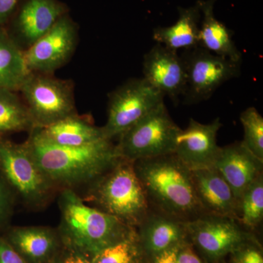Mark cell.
<instances>
[{"label": "cell", "mask_w": 263, "mask_h": 263, "mask_svg": "<svg viewBox=\"0 0 263 263\" xmlns=\"http://www.w3.org/2000/svg\"><path fill=\"white\" fill-rule=\"evenodd\" d=\"M21 0H0V26L5 27Z\"/></svg>", "instance_id": "30"}, {"label": "cell", "mask_w": 263, "mask_h": 263, "mask_svg": "<svg viewBox=\"0 0 263 263\" xmlns=\"http://www.w3.org/2000/svg\"><path fill=\"white\" fill-rule=\"evenodd\" d=\"M142 253L136 235L102 249L91 260L93 263H141Z\"/></svg>", "instance_id": "25"}, {"label": "cell", "mask_w": 263, "mask_h": 263, "mask_svg": "<svg viewBox=\"0 0 263 263\" xmlns=\"http://www.w3.org/2000/svg\"><path fill=\"white\" fill-rule=\"evenodd\" d=\"M30 73L24 51L0 26V89L19 91Z\"/></svg>", "instance_id": "22"}, {"label": "cell", "mask_w": 263, "mask_h": 263, "mask_svg": "<svg viewBox=\"0 0 263 263\" xmlns=\"http://www.w3.org/2000/svg\"><path fill=\"white\" fill-rule=\"evenodd\" d=\"M235 249L232 254V263H263L262 252L249 241Z\"/></svg>", "instance_id": "27"}, {"label": "cell", "mask_w": 263, "mask_h": 263, "mask_svg": "<svg viewBox=\"0 0 263 263\" xmlns=\"http://www.w3.org/2000/svg\"><path fill=\"white\" fill-rule=\"evenodd\" d=\"M8 242L28 263H47L56 252L58 240L48 228L25 227L12 230Z\"/></svg>", "instance_id": "21"}, {"label": "cell", "mask_w": 263, "mask_h": 263, "mask_svg": "<svg viewBox=\"0 0 263 263\" xmlns=\"http://www.w3.org/2000/svg\"><path fill=\"white\" fill-rule=\"evenodd\" d=\"M221 126L219 117L209 124L190 119L178 135L174 155L191 171L214 167L221 149L216 137Z\"/></svg>", "instance_id": "13"}, {"label": "cell", "mask_w": 263, "mask_h": 263, "mask_svg": "<svg viewBox=\"0 0 263 263\" xmlns=\"http://www.w3.org/2000/svg\"><path fill=\"white\" fill-rule=\"evenodd\" d=\"M24 145L52 184L65 188L94 183L121 160L109 140L81 147L61 146L43 139L34 128Z\"/></svg>", "instance_id": "1"}, {"label": "cell", "mask_w": 263, "mask_h": 263, "mask_svg": "<svg viewBox=\"0 0 263 263\" xmlns=\"http://www.w3.org/2000/svg\"><path fill=\"white\" fill-rule=\"evenodd\" d=\"M10 198L8 189L0 179V221L5 219L10 209Z\"/></svg>", "instance_id": "32"}, {"label": "cell", "mask_w": 263, "mask_h": 263, "mask_svg": "<svg viewBox=\"0 0 263 263\" xmlns=\"http://www.w3.org/2000/svg\"><path fill=\"white\" fill-rule=\"evenodd\" d=\"M136 229L142 252L150 256L184 243L187 237L185 221L152 209Z\"/></svg>", "instance_id": "17"}, {"label": "cell", "mask_w": 263, "mask_h": 263, "mask_svg": "<svg viewBox=\"0 0 263 263\" xmlns=\"http://www.w3.org/2000/svg\"><path fill=\"white\" fill-rule=\"evenodd\" d=\"M216 1H197L201 12L199 46L217 56L242 62V53L233 41L232 31L214 15Z\"/></svg>", "instance_id": "18"}, {"label": "cell", "mask_w": 263, "mask_h": 263, "mask_svg": "<svg viewBox=\"0 0 263 263\" xmlns=\"http://www.w3.org/2000/svg\"><path fill=\"white\" fill-rule=\"evenodd\" d=\"M0 263H28L8 240L0 238Z\"/></svg>", "instance_id": "28"}, {"label": "cell", "mask_w": 263, "mask_h": 263, "mask_svg": "<svg viewBox=\"0 0 263 263\" xmlns=\"http://www.w3.org/2000/svg\"><path fill=\"white\" fill-rule=\"evenodd\" d=\"M62 263H93L91 257L86 254L68 249V252L61 260Z\"/></svg>", "instance_id": "33"}, {"label": "cell", "mask_w": 263, "mask_h": 263, "mask_svg": "<svg viewBox=\"0 0 263 263\" xmlns=\"http://www.w3.org/2000/svg\"><path fill=\"white\" fill-rule=\"evenodd\" d=\"M43 139L53 144L81 147L105 139L102 127L78 114L70 116L45 127H34Z\"/></svg>", "instance_id": "19"}, {"label": "cell", "mask_w": 263, "mask_h": 263, "mask_svg": "<svg viewBox=\"0 0 263 263\" xmlns=\"http://www.w3.org/2000/svg\"><path fill=\"white\" fill-rule=\"evenodd\" d=\"M263 218V176L243 193L238 200V221L247 230H254Z\"/></svg>", "instance_id": "24"}, {"label": "cell", "mask_w": 263, "mask_h": 263, "mask_svg": "<svg viewBox=\"0 0 263 263\" xmlns=\"http://www.w3.org/2000/svg\"><path fill=\"white\" fill-rule=\"evenodd\" d=\"M245 136L242 143L251 152L263 160V118L258 110L250 107L240 116Z\"/></svg>", "instance_id": "26"}, {"label": "cell", "mask_w": 263, "mask_h": 263, "mask_svg": "<svg viewBox=\"0 0 263 263\" xmlns=\"http://www.w3.org/2000/svg\"><path fill=\"white\" fill-rule=\"evenodd\" d=\"M181 129L164 103L161 104L119 137L117 155L122 160L136 162L174 154Z\"/></svg>", "instance_id": "5"}, {"label": "cell", "mask_w": 263, "mask_h": 263, "mask_svg": "<svg viewBox=\"0 0 263 263\" xmlns=\"http://www.w3.org/2000/svg\"><path fill=\"white\" fill-rule=\"evenodd\" d=\"M60 234L67 249L92 257L102 249L137 235L136 229L115 216L89 206L72 190L60 197Z\"/></svg>", "instance_id": "3"}, {"label": "cell", "mask_w": 263, "mask_h": 263, "mask_svg": "<svg viewBox=\"0 0 263 263\" xmlns=\"http://www.w3.org/2000/svg\"><path fill=\"white\" fill-rule=\"evenodd\" d=\"M176 263H202L201 259L186 242L183 243L177 255Z\"/></svg>", "instance_id": "31"}, {"label": "cell", "mask_w": 263, "mask_h": 263, "mask_svg": "<svg viewBox=\"0 0 263 263\" xmlns=\"http://www.w3.org/2000/svg\"><path fill=\"white\" fill-rule=\"evenodd\" d=\"M214 167L221 175L239 200L246 190L262 175L263 160L240 142L221 147Z\"/></svg>", "instance_id": "15"}, {"label": "cell", "mask_w": 263, "mask_h": 263, "mask_svg": "<svg viewBox=\"0 0 263 263\" xmlns=\"http://www.w3.org/2000/svg\"><path fill=\"white\" fill-rule=\"evenodd\" d=\"M79 41V28L69 13L61 17L43 37L24 51L29 72L53 74L73 54Z\"/></svg>", "instance_id": "10"}, {"label": "cell", "mask_w": 263, "mask_h": 263, "mask_svg": "<svg viewBox=\"0 0 263 263\" xmlns=\"http://www.w3.org/2000/svg\"><path fill=\"white\" fill-rule=\"evenodd\" d=\"M197 200L205 214L238 221V202L215 167L191 171Z\"/></svg>", "instance_id": "16"}, {"label": "cell", "mask_w": 263, "mask_h": 263, "mask_svg": "<svg viewBox=\"0 0 263 263\" xmlns=\"http://www.w3.org/2000/svg\"><path fill=\"white\" fill-rule=\"evenodd\" d=\"M67 13L68 7L60 0H21L5 29L25 51Z\"/></svg>", "instance_id": "12"}, {"label": "cell", "mask_w": 263, "mask_h": 263, "mask_svg": "<svg viewBox=\"0 0 263 263\" xmlns=\"http://www.w3.org/2000/svg\"><path fill=\"white\" fill-rule=\"evenodd\" d=\"M18 91L0 89V135L32 130L34 123Z\"/></svg>", "instance_id": "23"}, {"label": "cell", "mask_w": 263, "mask_h": 263, "mask_svg": "<svg viewBox=\"0 0 263 263\" xmlns=\"http://www.w3.org/2000/svg\"><path fill=\"white\" fill-rule=\"evenodd\" d=\"M47 263H62L61 260H56V259H52L51 260L49 261V262H48Z\"/></svg>", "instance_id": "34"}, {"label": "cell", "mask_w": 263, "mask_h": 263, "mask_svg": "<svg viewBox=\"0 0 263 263\" xmlns=\"http://www.w3.org/2000/svg\"><path fill=\"white\" fill-rule=\"evenodd\" d=\"M91 196L98 209L136 229L151 211L133 162L122 159L93 183Z\"/></svg>", "instance_id": "4"}, {"label": "cell", "mask_w": 263, "mask_h": 263, "mask_svg": "<svg viewBox=\"0 0 263 263\" xmlns=\"http://www.w3.org/2000/svg\"><path fill=\"white\" fill-rule=\"evenodd\" d=\"M164 96L142 79L127 81L109 95L108 119L102 127L105 139L111 141L142 118L164 103Z\"/></svg>", "instance_id": "7"}, {"label": "cell", "mask_w": 263, "mask_h": 263, "mask_svg": "<svg viewBox=\"0 0 263 263\" xmlns=\"http://www.w3.org/2000/svg\"><path fill=\"white\" fill-rule=\"evenodd\" d=\"M0 139H1V138H0Z\"/></svg>", "instance_id": "35"}, {"label": "cell", "mask_w": 263, "mask_h": 263, "mask_svg": "<svg viewBox=\"0 0 263 263\" xmlns=\"http://www.w3.org/2000/svg\"><path fill=\"white\" fill-rule=\"evenodd\" d=\"M183 243L174 246L171 248L162 251L160 253L151 256L152 259V263H176L178 253Z\"/></svg>", "instance_id": "29"}, {"label": "cell", "mask_w": 263, "mask_h": 263, "mask_svg": "<svg viewBox=\"0 0 263 263\" xmlns=\"http://www.w3.org/2000/svg\"><path fill=\"white\" fill-rule=\"evenodd\" d=\"M181 57L186 72L185 105L209 100L221 85L240 74L241 62L217 56L200 46L185 50Z\"/></svg>", "instance_id": "8"}, {"label": "cell", "mask_w": 263, "mask_h": 263, "mask_svg": "<svg viewBox=\"0 0 263 263\" xmlns=\"http://www.w3.org/2000/svg\"><path fill=\"white\" fill-rule=\"evenodd\" d=\"M179 14V18L174 25L154 29V41L176 52L180 49L185 51L197 47L201 21L198 3L190 8H180Z\"/></svg>", "instance_id": "20"}, {"label": "cell", "mask_w": 263, "mask_h": 263, "mask_svg": "<svg viewBox=\"0 0 263 263\" xmlns=\"http://www.w3.org/2000/svg\"><path fill=\"white\" fill-rule=\"evenodd\" d=\"M152 210L193 220L205 214L195 193L193 176L174 154L133 162Z\"/></svg>", "instance_id": "2"}, {"label": "cell", "mask_w": 263, "mask_h": 263, "mask_svg": "<svg viewBox=\"0 0 263 263\" xmlns=\"http://www.w3.org/2000/svg\"><path fill=\"white\" fill-rule=\"evenodd\" d=\"M0 167L10 184L31 205L42 203L53 186L24 143L0 139Z\"/></svg>", "instance_id": "9"}, {"label": "cell", "mask_w": 263, "mask_h": 263, "mask_svg": "<svg viewBox=\"0 0 263 263\" xmlns=\"http://www.w3.org/2000/svg\"><path fill=\"white\" fill-rule=\"evenodd\" d=\"M18 92L34 127H47L77 114L72 81L57 79L53 74L31 72Z\"/></svg>", "instance_id": "6"}, {"label": "cell", "mask_w": 263, "mask_h": 263, "mask_svg": "<svg viewBox=\"0 0 263 263\" xmlns=\"http://www.w3.org/2000/svg\"><path fill=\"white\" fill-rule=\"evenodd\" d=\"M185 227L187 236L212 259L221 258L251 240L239 221L226 216L203 214L185 221Z\"/></svg>", "instance_id": "11"}, {"label": "cell", "mask_w": 263, "mask_h": 263, "mask_svg": "<svg viewBox=\"0 0 263 263\" xmlns=\"http://www.w3.org/2000/svg\"><path fill=\"white\" fill-rule=\"evenodd\" d=\"M143 73L145 80L175 104L183 98L186 89V72L178 52L156 43L143 58Z\"/></svg>", "instance_id": "14"}]
</instances>
